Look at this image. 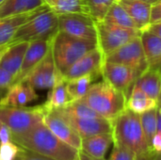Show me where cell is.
I'll return each instance as SVG.
<instances>
[{
    "instance_id": "6da1fadb",
    "label": "cell",
    "mask_w": 161,
    "mask_h": 160,
    "mask_svg": "<svg viewBox=\"0 0 161 160\" xmlns=\"http://www.w3.org/2000/svg\"><path fill=\"white\" fill-rule=\"evenodd\" d=\"M12 141L55 160H78L79 151L60 141L42 122L22 135L12 136Z\"/></svg>"
},
{
    "instance_id": "7a4b0ae2",
    "label": "cell",
    "mask_w": 161,
    "mask_h": 160,
    "mask_svg": "<svg viewBox=\"0 0 161 160\" xmlns=\"http://www.w3.org/2000/svg\"><path fill=\"white\" fill-rule=\"evenodd\" d=\"M111 124L113 145L129 149L138 157H153L147 146L139 114L125 108Z\"/></svg>"
},
{
    "instance_id": "3957f363",
    "label": "cell",
    "mask_w": 161,
    "mask_h": 160,
    "mask_svg": "<svg viewBox=\"0 0 161 160\" xmlns=\"http://www.w3.org/2000/svg\"><path fill=\"white\" fill-rule=\"evenodd\" d=\"M80 100L101 117L112 122L126 108L127 96L103 80L92 84Z\"/></svg>"
},
{
    "instance_id": "277c9868",
    "label": "cell",
    "mask_w": 161,
    "mask_h": 160,
    "mask_svg": "<svg viewBox=\"0 0 161 160\" xmlns=\"http://www.w3.org/2000/svg\"><path fill=\"white\" fill-rule=\"evenodd\" d=\"M97 47V40L79 39L58 30L52 39V53L57 72L62 76L76 60Z\"/></svg>"
},
{
    "instance_id": "5b68a950",
    "label": "cell",
    "mask_w": 161,
    "mask_h": 160,
    "mask_svg": "<svg viewBox=\"0 0 161 160\" xmlns=\"http://www.w3.org/2000/svg\"><path fill=\"white\" fill-rule=\"evenodd\" d=\"M58 31V15L47 7L36 12L19 27L9 45L21 41L51 39Z\"/></svg>"
},
{
    "instance_id": "8992f818",
    "label": "cell",
    "mask_w": 161,
    "mask_h": 160,
    "mask_svg": "<svg viewBox=\"0 0 161 160\" xmlns=\"http://www.w3.org/2000/svg\"><path fill=\"white\" fill-rule=\"evenodd\" d=\"M42 106L33 108L0 107V123L6 124L12 136L22 135L42 122Z\"/></svg>"
},
{
    "instance_id": "52a82bcc",
    "label": "cell",
    "mask_w": 161,
    "mask_h": 160,
    "mask_svg": "<svg viewBox=\"0 0 161 160\" xmlns=\"http://www.w3.org/2000/svg\"><path fill=\"white\" fill-rule=\"evenodd\" d=\"M95 24L98 48L102 52L104 59L128 41L141 36L142 33V31L137 28L122 27L104 21L97 22Z\"/></svg>"
},
{
    "instance_id": "ba28073f",
    "label": "cell",
    "mask_w": 161,
    "mask_h": 160,
    "mask_svg": "<svg viewBox=\"0 0 161 160\" xmlns=\"http://www.w3.org/2000/svg\"><path fill=\"white\" fill-rule=\"evenodd\" d=\"M142 74V72L129 66L104 60L101 76L103 80L128 97L135 81Z\"/></svg>"
},
{
    "instance_id": "9c48e42d",
    "label": "cell",
    "mask_w": 161,
    "mask_h": 160,
    "mask_svg": "<svg viewBox=\"0 0 161 160\" xmlns=\"http://www.w3.org/2000/svg\"><path fill=\"white\" fill-rule=\"evenodd\" d=\"M104 60L129 66L142 73H143L148 68L141 36L136 37L132 41H128L106 57Z\"/></svg>"
},
{
    "instance_id": "30bf717a",
    "label": "cell",
    "mask_w": 161,
    "mask_h": 160,
    "mask_svg": "<svg viewBox=\"0 0 161 160\" xmlns=\"http://www.w3.org/2000/svg\"><path fill=\"white\" fill-rule=\"evenodd\" d=\"M58 30L79 39L97 40L96 24L87 14L71 13L58 15Z\"/></svg>"
},
{
    "instance_id": "8fae6325",
    "label": "cell",
    "mask_w": 161,
    "mask_h": 160,
    "mask_svg": "<svg viewBox=\"0 0 161 160\" xmlns=\"http://www.w3.org/2000/svg\"><path fill=\"white\" fill-rule=\"evenodd\" d=\"M59 76L61 75L57 72L56 69L51 43V47L45 57L23 82L35 90L51 89Z\"/></svg>"
},
{
    "instance_id": "7c38bea8",
    "label": "cell",
    "mask_w": 161,
    "mask_h": 160,
    "mask_svg": "<svg viewBox=\"0 0 161 160\" xmlns=\"http://www.w3.org/2000/svg\"><path fill=\"white\" fill-rule=\"evenodd\" d=\"M42 123L60 141L80 151L82 139L66 121V119L57 110L53 109L43 112Z\"/></svg>"
},
{
    "instance_id": "4fadbf2b",
    "label": "cell",
    "mask_w": 161,
    "mask_h": 160,
    "mask_svg": "<svg viewBox=\"0 0 161 160\" xmlns=\"http://www.w3.org/2000/svg\"><path fill=\"white\" fill-rule=\"evenodd\" d=\"M103 63V54L97 47L84 55L72 66H70L69 69L62 74V77L66 81L85 75H92L97 78L102 74Z\"/></svg>"
},
{
    "instance_id": "5bb4252c",
    "label": "cell",
    "mask_w": 161,
    "mask_h": 160,
    "mask_svg": "<svg viewBox=\"0 0 161 160\" xmlns=\"http://www.w3.org/2000/svg\"><path fill=\"white\" fill-rule=\"evenodd\" d=\"M52 39L53 38L42 39L32 41L29 42L23 59L20 72L18 75L14 78L12 85L22 83L28 76V74L35 69V67L42 60V58L45 57V55L47 54L51 47Z\"/></svg>"
},
{
    "instance_id": "9a60e30c",
    "label": "cell",
    "mask_w": 161,
    "mask_h": 160,
    "mask_svg": "<svg viewBox=\"0 0 161 160\" xmlns=\"http://www.w3.org/2000/svg\"><path fill=\"white\" fill-rule=\"evenodd\" d=\"M58 112L60 113L59 111ZM60 114L66 119V121L71 124V126L75 130V132L79 135L81 139H86L92 136L112 132L111 122L105 118H75L64 115L62 113Z\"/></svg>"
},
{
    "instance_id": "2e32d148",
    "label": "cell",
    "mask_w": 161,
    "mask_h": 160,
    "mask_svg": "<svg viewBox=\"0 0 161 160\" xmlns=\"http://www.w3.org/2000/svg\"><path fill=\"white\" fill-rule=\"evenodd\" d=\"M36 90L29 85L22 82L12 85L0 99V107L22 108L38 98Z\"/></svg>"
},
{
    "instance_id": "e0dca14e",
    "label": "cell",
    "mask_w": 161,
    "mask_h": 160,
    "mask_svg": "<svg viewBox=\"0 0 161 160\" xmlns=\"http://www.w3.org/2000/svg\"><path fill=\"white\" fill-rule=\"evenodd\" d=\"M141 40L148 69L161 73V38L143 30L141 33Z\"/></svg>"
},
{
    "instance_id": "ac0fdd59",
    "label": "cell",
    "mask_w": 161,
    "mask_h": 160,
    "mask_svg": "<svg viewBox=\"0 0 161 160\" xmlns=\"http://www.w3.org/2000/svg\"><path fill=\"white\" fill-rule=\"evenodd\" d=\"M112 143L113 138L111 133L92 136L86 139H82L80 152L91 157L103 159Z\"/></svg>"
},
{
    "instance_id": "d6986e66",
    "label": "cell",
    "mask_w": 161,
    "mask_h": 160,
    "mask_svg": "<svg viewBox=\"0 0 161 160\" xmlns=\"http://www.w3.org/2000/svg\"><path fill=\"white\" fill-rule=\"evenodd\" d=\"M135 22L139 30H145L150 25L151 5L141 0H116Z\"/></svg>"
},
{
    "instance_id": "ffe728a7",
    "label": "cell",
    "mask_w": 161,
    "mask_h": 160,
    "mask_svg": "<svg viewBox=\"0 0 161 160\" xmlns=\"http://www.w3.org/2000/svg\"><path fill=\"white\" fill-rule=\"evenodd\" d=\"M28 44V41H21L10 45L1 58L0 68L8 71L15 78L20 72Z\"/></svg>"
},
{
    "instance_id": "44dd1931",
    "label": "cell",
    "mask_w": 161,
    "mask_h": 160,
    "mask_svg": "<svg viewBox=\"0 0 161 160\" xmlns=\"http://www.w3.org/2000/svg\"><path fill=\"white\" fill-rule=\"evenodd\" d=\"M46 8L44 0H5L0 5V19Z\"/></svg>"
},
{
    "instance_id": "7402d4cb",
    "label": "cell",
    "mask_w": 161,
    "mask_h": 160,
    "mask_svg": "<svg viewBox=\"0 0 161 160\" xmlns=\"http://www.w3.org/2000/svg\"><path fill=\"white\" fill-rule=\"evenodd\" d=\"M39 10L41 9L0 19V46L8 44L13 39L19 27L22 26L28 19H30Z\"/></svg>"
},
{
    "instance_id": "603a6c76",
    "label": "cell",
    "mask_w": 161,
    "mask_h": 160,
    "mask_svg": "<svg viewBox=\"0 0 161 160\" xmlns=\"http://www.w3.org/2000/svg\"><path fill=\"white\" fill-rule=\"evenodd\" d=\"M133 87L142 90L148 96L158 101L161 92V73L147 68L135 81Z\"/></svg>"
},
{
    "instance_id": "cb8c5ba5",
    "label": "cell",
    "mask_w": 161,
    "mask_h": 160,
    "mask_svg": "<svg viewBox=\"0 0 161 160\" xmlns=\"http://www.w3.org/2000/svg\"><path fill=\"white\" fill-rule=\"evenodd\" d=\"M69 103L70 99L66 89V81L63 79L62 76H59L56 81L55 85L51 88L46 102H44L41 106L42 108L43 112H45L53 109L62 108Z\"/></svg>"
},
{
    "instance_id": "d4e9b609",
    "label": "cell",
    "mask_w": 161,
    "mask_h": 160,
    "mask_svg": "<svg viewBox=\"0 0 161 160\" xmlns=\"http://www.w3.org/2000/svg\"><path fill=\"white\" fill-rule=\"evenodd\" d=\"M158 101L151 98L142 90L133 87L126 101V108L136 114H142L158 108Z\"/></svg>"
},
{
    "instance_id": "484cf974",
    "label": "cell",
    "mask_w": 161,
    "mask_h": 160,
    "mask_svg": "<svg viewBox=\"0 0 161 160\" xmlns=\"http://www.w3.org/2000/svg\"><path fill=\"white\" fill-rule=\"evenodd\" d=\"M44 2L46 7L58 15L71 13L90 15L87 0H44Z\"/></svg>"
},
{
    "instance_id": "4316f807",
    "label": "cell",
    "mask_w": 161,
    "mask_h": 160,
    "mask_svg": "<svg viewBox=\"0 0 161 160\" xmlns=\"http://www.w3.org/2000/svg\"><path fill=\"white\" fill-rule=\"evenodd\" d=\"M104 22L122 26V27H127V28H137V25L135 22L132 20V18L129 16V14L126 12V10L117 2L115 1L111 7L109 8L108 13L106 14Z\"/></svg>"
},
{
    "instance_id": "83f0119b",
    "label": "cell",
    "mask_w": 161,
    "mask_h": 160,
    "mask_svg": "<svg viewBox=\"0 0 161 160\" xmlns=\"http://www.w3.org/2000/svg\"><path fill=\"white\" fill-rule=\"evenodd\" d=\"M94 79L96 78L92 75H85L68 81L65 80L70 103L82 99L90 90Z\"/></svg>"
},
{
    "instance_id": "f1b7e54d",
    "label": "cell",
    "mask_w": 161,
    "mask_h": 160,
    "mask_svg": "<svg viewBox=\"0 0 161 160\" xmlns=\"http://www.w3.org/2000/svg\"><path fill=\"white\" fill-rule=\"evenodd\" d=\"M140 118L147 146L151 154L154 156L152 152V141L158 131V108L141 114Z\"/></svg>"
},
{
    "instance_id": "f546056e",
    "label": "cell",
    "mask_w": 161,
    "mask_h": 160,
    "mask_svg": "<svg viewBox=\"0 0 161 160\" xmlns=\"http://www.w3.org/2000/svg\"><path fill=\"white\" fill-rule=\"evenodd\" d=\"M60 113L75 118H97L101 117L98 113H96L92 108H91L88 105H86L81 100L74 101L69 103L62 108L56 109ZM103 118V117H102Z\"/></svg>"
},
{
    "instance_id": "4dcf8cb0",
    "label": "cell",
    "mask_w": 161,
    "mask_h": 160,
    "mask_svg": "<svg viewBox=\"0 0 161 160\" xmlns=\"http://www.w3.org/2000/svg\"><path fill=\"white\" fill-rule=\"evenodd\" d=\"M116 0H87L90 15L95 23L102 22L109 8Z\"/></svg>"
},
{
    "instance_id": "1f68e13d",
    "label": "cell",
    "mask_w": 161,
    "mask_h": 160,
    "mask_svg": "<svg viewBox=\"0 0 161 160\" xmlns=\"http://www.w3.org/2000/svg\"><path fill=\"white\" fill-rule=\"evenodd\" d=\"M138 156L129 149L113 145V149L108 160H137Z\"/></svg>"
},
{
    "instance_id": "d6a6232c",
    "label": "cell",
    "mask_w": 161,
    "mask_h": 160,
    "mask_svg": "<svg viewBox=\"0 0 161 160\" xmlns=\"http://www.w3.org/2000/svg\"><path fill=\"white\" fill-rule=\"evenodd\" d=\"M20 146L13 141L0 144V160H15Z\"/></svg>"
},
{
    "instance_id": "836d02e7",
    "label": "cell",
    "mask_w": 161,
    "mask_h": 160,
    "mask_svg": "<svg viewBox=\"0 0 161 160\" xmlns=\"http://www.w3.org/2000/svg\"><path fill=\"white\" fill-rule=\"evenodd\" d=\"M15 160H55L48 157L40 155L30 150H26L25 148L20 147L19 153L16 157Z\"/></svg>"
},
{
    "instance_id": "e575fe53",
    "label": "cell",
    "mask_w": 161,
    "mask_h": 160,
    "mask_svg": "<svg viewBox=\"0 0 161 160\" xmlns=\"http://www.w3.org/2000/svg\"><path fill=\"white\" fill-rule=\"evenodd\" d=\"M14 80V76L5 69L0 68V91L8 90Z\"/></svg>"
},
{
    "instance_id": "d590c367",
    "label": "cell",
    "mask_w": 161,
    "mask_h": 160,
    "mask_svg": "<svg viewBox=\"0 0 161 160\" xmlns=\"http://www.w3.org/2000/svg\"><path fill=\"white\" fill-rule=\"evenodd\" d=\"M159 21H161V0H158L156 3L151 5L150 24H154Z\"/></svg>"
},
{
    "instance_id": "8d00e7d4",
    "label": "cell",
    "mask_w": 161,
    "mask_h": 160,
    "mask_svg": "<svg viewBox=\"0 0 161 160\" xmlns=\"http://www.w3.org/2000/svg\"><path fill=\"white\" fill-rule=\"evenodd\" d=\"M12 141V133L10 129L4 124L0 123V144Z\"/></svg>"
},
{
    "instance_id": "74e56055",
    "label": "cell",
    "mask_w": 161,
    "mask_h": 160,
    "mask_svg": "<svg viewBox=\"0 0 161 160\" xmlns=\"http://www.w3.org/2000/svg\"><path fill=\"white\" fill-rule=\"evenodd\" d=\"M152 152L153 154L160 153L161 152V132L157 131L152 141Z\"/></svg>"
},
{
    "instance_id": "f35d334b",
    "label": "cell",
    "mask_w": 161,
    "mask_h": 160,
    "mask_svg": "<svg viewBox=\"0 0 161 160\" xmlns=\"http://www.w3.org/2000/svg\"><path fill=\"white\" fill-rule=\"evenodd\" d=\"M145 30H147L150 33H153V34H155V35L161 38V21L154 23V24H150Z\"/></svg>"
},
{
    "instance_id": "ab89813d",
    "label": "cell",
    "mask_w": 161,
    "mask_h": 160,
    "mask_svg": "<svg viewBox=\"0 0 161 160\" xmlns=\"http://www.w3.org/2000/svg\"><path fill=\"white\" fill-rule=\"evenodd\" d=\"M78 160H105L104 158L103 159H98V158H93V157H91L87 155H85L84 153L80 152L79 151V156H78Z\"/></svg>"
},
{
    "instance_id": "60d3db41",
    "label": "cell",
    "mask_w": 161,
    "mask_h": 160,
    "mask_svg": "<svg viewBox=\"0 0 161 160\" xmlns=\"http://www.w3.org/2000/svg\"><path fill=\"white\" fill-rule=\"evenodd\" d=\"M9 46H10L9 44H5V45H1V46H0V61H1L2 57L4 56V54L6 53V51L8 49Z\"/></svg>"
},
{
    "instance_id": "b9f144b4",
    "label": "cell",
    "mask_w": 161,
    "mask_h": 160,
    "mask_svg": "<svg viewBox=\"0 0 161 160\" xmlns=\"http://www.w3.org/2000/svg\"><path fill=\"white\" fill-rule=\"evenodd\" d=\"M158 131L161 132V108L158 107Z\"/></svg>"
},
{
    "instance_id": "7bdbcfd3",
    "label": "cell",
    "mask_w": 161,
    "mask_h": 160,
    "mask_svg": "<svg viewBox=\"0 0 161 160\" xmlns=\"http://www.w3.org/2000/svg\"><path fill=\"white\" fill-rule=\"evenodd\" d=\"M152 160H161V152L155 154L152 157Z\"/></svg>"
},
{
    "instance_id": "ee69618b",
    "label": "cell",
    "mask_w": 161,
    "mask_h": 160,
    "mask_svg": "<svg viewBox=\"0 0 161 160\" xmlns=\"http://www.w3.org/2000/svg\"><path fill=\"white\" fill-rule=\"evenodd\" d=\"M153 157H139L137 160H152Z\"/></svg>"
},
{
    "instance_id": "f6af8a7d",
    "label": "cell",
    "mask_w": 161,
    "mask_h": 160,
    "mask_svg": "<svg viewBox=\"0 0 161 160\" xmlns=\"http://www.w3.org/2000/svg\"><path fill=\"white\" fill-rule=\"evenodd\" d=\"M141 1H142V2H145V3H147V4H150V5H153L154 3H156L158 0H141Z\"/></svg>"
},
{
    "instance_id": "bcb514c9",
    "label": "cell",
    "mask_w": 161,
    "mask_h": 160,
    "mask_svg": "<svg viewBox=\"0 0 161 160\" xmlns=\"http://www.w3.org/2000/svg\"><path fill=\"white\" fill-rule=\"evenodd\" d=\"M158 107L159 108H161V101H159V102H158Z\"/></svg>"
},
{
    "instance_id": "7dc6e473",
    "label": "cell",
    "mask_w": 161,
    "mask_h": 160,
    "mask_svg": "<svg viewBox=\"0 0 161 160\" xmlns=\"http://www.w3.org/2000/svg\"><path fill=\"white\" fill-rule=\"evenodd\" d=\"M4 1H5V0H0V5H1V4H2V3L4 2Z\"/></svg>"
},
{
    "instance_id": "c3c4849f",
    "label": "cell",
    "mask_w": 161,
    "mask_h": 160,
    "mask_svg": "<svg viewBox=\"0 0 161 160\" xmlns=\"http://www.w3.org/2000/svg\"><path fill=\"white\" fill-rule=\"evenodd\" d=\"M159 101H161V92H160V96H159V99H158V102Z\"/></svg>"
}]
</instances>
